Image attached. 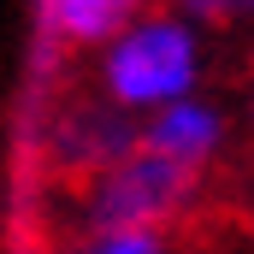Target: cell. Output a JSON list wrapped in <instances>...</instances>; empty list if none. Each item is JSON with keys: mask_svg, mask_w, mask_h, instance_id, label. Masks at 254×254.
<instances>
[{"mask_svg": "<svg viewBox=\"0 0 254 254\" xmlns=\"http://www.w3.org/2000/svg\"><path fill=\"white\" fill-rule=\"evenodd\" d=\"M201 89H207V30H195L184 12L160 0L142 18H130L107 48H95V95L130 113L136 125Z\"/></svg>", "mask_w": 254, "mask_h": 254, "instance_id": "6da1fadb", "label": "cell"}, {"mask_svg": "<svg viewBox=\"0 0 254 254\" xmlns=\"http://www.w3.org/2000/svg\"><path fill=\"white\" fill-rule=\"evenodd\" d=\"M201 184L184 166L148 154L136 142V154H125L119 166H107L101 178L71 190V225L77 231H166L201 201Z\"/></svg>", "mask_w": 254, "mask_h": 254, "instance_id": "7a4b0ae2", "label": "cell"}, {"mask_svg": "<svg viewBox=\"0 0 254 254\" xmlns=\"http://www.w3.org/2000/svg\"><path fill=\"white\" fill-rule=\"evenodd\" d=\"M125 154H136V119L119 113L113 101H101V95L65 101V107L48 113V125H42V160H48V172L65 178L71 190L89 184V178H101Z\"/></svg>", "mask_w": 254, "mask_h": 254, "instance_id": "3957f363", "label": "cell"}, {"mask_svg": "<svg viewBox=\"0 0 254 254\" xmlns=\"http://www.w3.org/2000/svg\"><path fill=\"white\" fill-rule=\"evenodd\" d=\"M231 136H237V113H231L225 101H213L207 89L190 95V101L160 107L154 119H142V125H136V142H142L148 154H160V160L184 166V172H195V178H207V172L225 160Z\"/></svg>", "mask_w": 254, "mask_h": 254, "instance_id": "277c9868", "label": "cell"}, {"mask_svg": "<svg viewBox=\"0 0 254 254\" xmlns=\"http://www.w3.org/2000/svg\"><path fill=\"white\" fill-rule=\"evenodd\" d=\"M154 0H42V24L65 48H107Z\"/></svg>", "mask_w": 254, "mask_h": 254, "instance_id": "5b68a950", "label": "cell"}, {"mask_svg": "<svg viewBox=\"0 0 254 254\" xmlns=\"http://www.w3.org/2000/svg\"><path fill=\"white\" fill-rule=\"evenodd\" d=\"M60 254H178L166 231H71Z\"/></svg>", "mask_w": 254, "mask_h": 254, "instance_id": "8992f818", "label": "cell"}, {"mask_svg": "<svg viewBox=\"0 0 254 254\" xmlns=\"http://www.w3.org/2000/svg\"><path fill=\"white\" fill-rule=\"evenodd\" d=\"M172 12H184L195 30H243V24H254V0H172Z\"/></svg>", "mask_w": 254, "mask_h": 254, "instance_id": "52a82bcc", "label": "cell"}, {"mask_svg": "<svg viewBox=\"0 0 254 254\" xmlns=\"http://www.w3.org/2000/svg\"><path fill=\"white\" fill-rule=\"evenodd\" d=\"M243 130H249V142H254V83H249V95H243Z\"/></svg>", "mask_w": 254, "mask_h": 254, "instance_id": "ba28073f", "label": "cell"}, {"mask_svg": "<svg viewBox=\"0 0 254 254\" xmlns=\"http://www.w3.org/2000/svg\"><path fill=\"white\" fill-rule=\"evenodd\" d=\"M243 254H254V219H249V237H243Z\"/></svg>", "mask_w": 254, "mask_h": 254, "instance_id": "9c48e42d", "label": "cell"}]
</instances>
